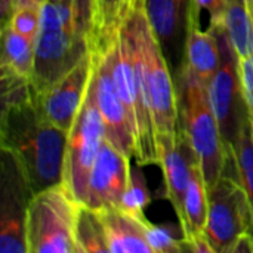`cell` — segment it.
Segmentation results:
<instances>
[{
	"instance_id": "d4e9b609",
	"label": "cell",
	"mask_w": 253,
	"mask_h": 253,
	"mask_svg": "<svg viewBox=\"0 0 253 253\" xmlns=\"http://www.w3.org/2000/svg\"><path fill=\"white\" fill-rule=\"evenodd\" d=\"M10 27L21 36L36 43L39 30H40V9L36 7H19L13 9L7 21L1 27Z\"/></svg>"
},
{
	"instance_id": "cb8c5ba5",
	"label": "cell",
	"mask_w": 253,
	"mask_h": 253,
	"mask_svg": "<svg viewBox=\"0 0 253 253\" xmlns=\"http://www.w3.org/2000/svg\"><path fill=\"white\" fill-rule=\"evenodd\" d=\"M126 3L127 0H95L96 39L108 34L122 22L126 12Z\"/></svg>"
},
{
	"instance_id": "4316f807",
	"label": "cell",
	"mask_w": 253,
	"mask_h": 253,
	"mask_svg": "<svg viewBox=\"0 0 253 253\" xmlns=\"http://www.w3.org/2000/svg\"><path fill=\"white\" fill-rule=\"evenodd\" d=\"M239 68L243 95L249 111L253 114V53L245 58H239Z\"/></svg>"
},
{
	"instance_id": "6da1fadb",
	"label": "cell",
	"mask_w": 253,
	"mask_h": 253,
	"mask_svg": "<svg viewBox=\"0 0 253 253\" xmlns=\"http://www.w3.org/2000/svg\"><path fill=\"white\" fill-rule=\"evenodd\" d=\"M1 150L18 162L33 193L64 182L68 132L42 110L30 80L1 73Z\"/></svg>"
},
{
	"instance_id": "9c48e42d",
	"label": "cell",
	"mask_w": 253,
	"mask_h": 253,
	"mask_svg": "<svg viewBox=\"0 0 253 253\" xmlns=\"http://www.w3.org/2000/svg\"><path fill=\"white\" fill-rule=\"evenodd\" d=\"M92 86L95 99L105 126L107 139L122 153L135 157L136 141L129 113L119 95L114 83L111 56L105 39H96L93 49Z\"/></svg>"
},
{
	"instance_id": "f546056e",
	"label": "cell",
	"mask_w": 253,
	"mask_h": 253,
	"mask_svg": "<svg viewBox=\"0 0 253 253\" xmlns=\"http://www.w3.org/2000/svg\"><path fill=\"white\" fill-rule=\"evenodd\" d=\"M12 9V0H0V15H1V24H4L10 15Z\"/></svg>"
},
{
	"instance_id": "ac0fdd59",
	"label": "cell",
	"mask_w": 253,
	"mask_h": 253,
	"mask_svg": "<svg viewBox=\"0 0 253 253\" xmlns=\"http://www.w3.org/2000/svg\"><path fill=\"white\" fill-rule=\"evenodd\" d=\"M1 73L30 80L33 83L36 64V43L10 27H1Z\"/></svg>"
},
{
	"instance_id": "484cf974",
	"label": "cell",
	"mask_w": 253,
	"mask_h": 253,
	"mask_svg": "<svg viewBox=\"0 0 253 253\" xmlns=\"http://www.w3.org/2000/svg\"><path fill=\"white\" fill-rule=\"evenodd\" d=\"M225 4H227V0H193L191 12H190V22L200 24V13L202 10H206L211 18L209 28L224 27Z\"/></svg>"
},
{
	"instance_id": "836d02e7",
	"label": "cell",
	"mask_w": 253,
	"mask_h": 253,
	"mask_svg": "<svg viewBox=\"0 0 253 253\" xmlns=\"http://www.w3.org/2000/svg\"><path fill=\"white\" fill-rule=\"evenodd\" d=\"M251 114H252V113H251Z\"/></svg>"
},
{
	"instance_id": "ba28073f",
	"label": "cell",
	"mask_w": 253,
	"mask_h": 253,
	"mask_svg": "<svg viewBox=\"0 0 253 253\" xmlns=\"http://www.w3.org/2000/svg\"><path fill=\"white\" fill-rule=\"evenodd\" d=\"M209 213L205 234L215 253H230L253 225V209L239 179L224 173L208 188Z\"/></svg>"
},
{
	"instance_id": "7402d4cb",
	"label": "cell",
	"mask_w": 253,
	"mask_h": 253,
	"mask_svg": "<svg viewBox=\"0 0 253 253\" xmlns=\"http://www.w3.org/2000/svg\"><path fill=\"white\" fill-rule=\"evenodd\" d=\"M151 202V194L145 182V176L139 166H130V176L127 188L119 205V209L133 215L144 216L145 208Z\"/></svg>"
},
{
	"instance_id": "d6a6232c",
	"label": "cell",
	"mask_w": 253,
	"mask_h": 253,
	"mask_svg": "<svg viewBox=\"0 0 253 253\" xmlns=\"http://www.w3.org/2000/svg\"><path fill=\"white\" fill-rule=\"evenodd\" d=\"M251 119H252V126H253V114H251Z\"/></svg>"
},
{
	"instance_id": "ffe728a7",
	"label": "cell",
	"mask_w": 253,
	"mask_h": 253,
	"mask_svg": "<svg viewBox=\"0 0 253 253\" xmlns=\"http://www.w3.org/2000/svg\"><path fill=\"white\" fill-rule=\"evenodd\" d=\"M224 30L239 58L253 53V16L248 0H227Z\"/></svg>"
},
{
	"instance_id": "4fadbf2b",
	"label": "cell",
	"mask_w": 253,
	"mask_h": 253,
	"mask_svg": "<svg viewBox=\"0 0 253 253\" xmlns=\"http://www.w3.org/2000/svg\"><path fill=\"white\" fill-rule=\"evenodd\" d=\"M130 166V157L105 138L90 172L86 205L98 211L119 208L129 184Z\"/></svg>"
},
{
	"instance_id": "2e32d148",
	"label": "cell",
	"mask_w": 253,
	"mask_h": 253,
	"mask_svg": "<svg viewBox=\"0 0 253 253\" xmlns=\"http://www.w3.org/2000/svg\"><path fill=\"white\" fill-rule=\"evenodd\" d=\"M101 212L110 253H153L145 234V216H133L119 208Z\"/></svg>"
},
{
	"instance_id": "30bf717a",
	"label": "cell",
	"mask_w": 253,
	"mask_h": 253,
	"mask_svg": "<svg viewBox=\"0 0 253 253\" xmlns=\"http://www.w3.org/2000/svg\"><path fill=\"white\" fill-rule=\"evenodd\" d=\"M0 175V253H28L25 224L34 193L18 162L4 150Z\"/></svg>"
},
{
	"instance_id": "d6986e66",
	"label": "cell",
	"mask_w": 253,
	"mask_h": 253,
	"mask_svg": "<svg viewBox=\"0 0 253 253\" xmlns=\"http://www.w3.org/2000/svg\"><path fill=\"white\" fill-rule=\"evenodd\" d=\"M74 243L77 253H110L101 211L79 203L74 224Z\"/></svg>"
},
{
	"instance_id": "e0dca14e",
	"label": "cell",
	"mask_w": 253,
	"mask_h": 253,
	"mask_svg": "<svg viewBox=\"0 0 253 253\" xmlns=\"http://www.w3.org/2000/svg\"><path fill=\"white\" fill-rule=\"evenodd\" d=\"M208 213H209V194L208 185L203 178L200 165L197 159L193 162V172L190 178V184L184 199L182 215L179 216L182 237L185 240L187 252L188 245L194 240L206 236V224H208Z\"/></svg>"
},
{
	"instance_id": "9a60e30c",
	"label": "cell",
	"mask_w": 253,
	"mask_h": 253,
	"mask_svg": "<svg viewBox=\"0 0 253 253\" xmlns=\"http://www.w3.org/2000/svg\"><path fill=\"white\" fill-rule=\"evenodd\" d=\"M221 65V46L216 31L200 30V24L190 22L184 49L182 67L190 70L200 82L209 86Z\"/></svg>"
},
{
	"instance_id": "603a6c76",
	"label": "cell",
	"mask_w": 253,
	"mask_h": 253,
	"mask_svg": "<svg viewBox=\"0 0 253 253\" xmlns=\"http://www.w3.org/2000/svg\"><path fill=\"white\" fill-rule=\"evenodd\" d=\"M145 234L153 253L187 252L185 240L178 239L170 225H156L145 218Z\"/></svg>"
},
{
	"instance_id": "1f68e13d",
	"label": "cell",
	"mask_w": 253,
	"mask_h": 253,
	"mask_svg": "<svg viewBox=\"0 0 253 253\" xmlns=\"http://www.w3.org/2000/svg\"><path fill=\"white\" fill-rule=\"evenodd\" d=\"M249 233L252 234V237H253V225H252V227H251V230H249Z\"/></svg>"
},
{
	"instance_id": "5b68a950",
	"label": "cell",
	"mask_w": 253,
	"mask_h": 253,
	"mask_svg": "<svg viewBox=\"0 0 253 253\" xmlns=\"http://www.w3.org/2000/svg\"><path fill=\"white\" fill-rule=\"evenodd\" d=\"M77 206L64 182L36 193L25 224L28 253H77L74 243Z\"/></svg>"
},
{
	"instance_id": "277c9868",
	"label": "cell",
	"mask_w": 253,
	"mask_h": 253,
	"mask_svg": "<svg viewBox=\"0 0 253 253\" xmlns=\"http://www.w3.org/2000/svg\"><path fill=\"white\" fill-rule=\"evenodd\" d=\"M122 21L144 59L156 138L175 135L179 130L178 89L172 77L173 73L150 27L142 6L129 9Z\"/></svg>"
},
{
	"instance_id": "3957f363",
	"label": "cell",
	"mask_w": 253,
	"mask_h": 253,
	"mask_svg": "<svg viewBox=\"0 0 253 253\" xmlns=\"http://www.w3.org/2000/svg\"><path fill=\"white\" fill-rule=\"evenodd\" d=\"M178 110L179 132L190 144L211 188L225 173L233 159L211 105L208 86L185 67L178 73Z\"/></svg>"
},
{
	"instance_id": "8fae6325",
	"label": "cell",
	"mask_w": 253,
	"mask_h": 253,
	"mask_svg": "<svg viewBox=\"0 0 253 253\" xmlns=\"http://www.w3.org/2000/svg\"><path fill=\"white\" fill-rule=\"evenodd\" d=\"M191 4L193 0H127L126 3V12L142 6L173 76H178L184 62Z\"/></svg>"
},
{
	"instance_id": "5bb4252c",
	"label": "cell",
	"mask_w": 253,
	"mask_h": 253,
	"mask_svg": "<svg viewBox=\"0 0 253 253\" xmlns=\"http://www.w3.org/2000/svg\"><path fill=\"white\" fill-rule=\"evenodd\" d=\"M156 141L159 151L157 165H160L163 172L166 197L173 206V211L179 219L182 215L184 199L190 184L196 156L179 130L175 135L157 136Z\"/></svg>"
},
{
	"instance_id": "83f0119b",
	"label": "cell",
	"mask_w": 253,
	"mask_h": 253,
	"mask_svg": "<svg viewBox=\"0 0 253 253\" xmlns=\"http://www.w3.org/2000/svg\"><path fill=\"white\" fill-rule=\"evenodd\" d=\"M230 253H253V237L251 233H246L237 239Z\"/></svg>"
},
{
	"instance_id": "52a82bcc",
	"label": "cell",
	"mask_w": 253,
	"mask_h": 253,
	"mask_svg": "<svg viewBox=\"0 0 253 253\" xmlns=\"http://www.w3.org/2000/svg\"><path fill=\"white\" fill-rule=\"evenodd\" d=\"M212 30L216 31L219 40L221 65L211 80L208 90L211 105L213 108L224 142L230 153L242 127L251 120V111L242 89L239 56L233 44L230 43L224 27Z\"/></svg>"
},
{
	"instance_id": "f1b7e54d",
	"label": "cell",
	"mask_w": 253,
	"mask_h": 253,
	"mask_svg": "<svg viewBox=\"0 0 253 253\" xmlns=\"http://www.w3.org/2000/svg\"><path fill=\"white\" fill-rule=\"evenodd\" d=\"M46 0H12V9H19V7H36V9H42V6L44 4Z\"/></svg>"
},
{
	"instance_id": "8992f818",
	"label": "cell",
	"mask_w": 253,
	"mask_h": 253,
	"mask_svg": "<svg viewBox=\"0 0 253 253\" xmlns=\"http://www.w3.org/2000/svg\"><path fill=\"white\" fill-rule=\"evenodd\" d=\"M105 126L95 99L92 80L79 114L68 130L64 185L80 205L87 203L89 178L105 141Z\"/></svg>"
},
{
	"instance_id": "7c38bea8",
	"label": "cell",
	"mask_w": 253,
	"mask_h": 253,
	"mask_svg": "<svg viewBox=\"0 0 253 253\" xmlns=\"http://www.w3.org/2000/svg\"><path fill=\"white\" fill-rule=\"evenodd\" d=\"M93 58L86 55L73 70L43 92H36L44 114L61 129L70 130L92 80ZM36 90V89H34Z\"/></svg>"
},
{
	"instance_id": "44dd1931",
	"label": "cell",
	"mask_w": 253,
	"mask_h": 253,
	"mask_svg": "<svg viewBox=\"0 0 253 253\" xmlns=\"http://www.w3.org/2000/svg\"><path fill=\"white\" fill-rule=\"evenodd\" d=\"M230 156L233 157L237 170V179L245 188L253 209V126L252 119L242 127L236 142L231 147Z\"/></svg>"
},
{
	"instance_id": "4dcf8cb0",
	"label": "cell",
	"mask_w": 253,
	"mask_h": 253,
	"mask_svg": "<svg viewBox=\"0 0 253 253\" xmlns=\"http://www.w3.org/2000/svg\"><path fill=\"white\" fill-rule=\"evenodd\" d=\"M248 4H249V7H251V12H252L253 16V0H248Z\"/></svg>"
},
{
	"instance_id": "7a4b0ae2",
	"label": "cell",
	"mask_w": 253,
	"mask_h": 253,
	"mask_svg": "<svg viewBox=\"0 0 253 253\" xmlns=\"http://www.w3.org/2000/svg\"><path fill=\"white\" fill-rule=\"evenodd\" d=\"M95 0H46L40 9L33 86L43 92L93 49Z\"/></svg>"
}]
</instances>
